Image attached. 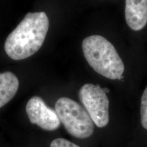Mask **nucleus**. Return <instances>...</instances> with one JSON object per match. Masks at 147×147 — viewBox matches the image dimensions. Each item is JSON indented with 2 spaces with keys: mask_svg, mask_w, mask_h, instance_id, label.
<instances>
[{
  "mask_svg": "<svg viewBox=\"0 0 147 147\" xmlns=\"http://www.w3.org/2000/svg\"><path fill=\"white\" fill-rule=\"evenodd\" d=\"M19 87L18 79L14 73H0V108L8 104L16 95Z\"/></svg>",
  "mask_w": 147,
  "mask_h": 147,
  "instance_id": "0eeeda50",
  "label": "nucleus"
},
{
  "mask_svg": "<svg viewBox=\"0 0 147 147\" xmlns=\"http://www.w3.org/2000/svg\"><path fill=\"white\" fill-rule=\"evenodd\" d=\"M29 120L46 131H55L61 125L56 110L49 107L41 97L34 96L26 105Z\"/></svg>",
  "mask_w": 147,
  "mask_h": 147,
  "instance_id": "39448f33",
  "label": "nucleus"
},
{
  "mask_svg": "<svg viewBox=\"0 0 147 147\" xmlns=\"http://www.w3.org/2000/svg\"><path fill=\"white\" fill-rule=\"evenodd\" d=\"M125 18L134 32L144 29L147 25V0H125Z\"/></svg>",
  "mask_w": 147,
  "mask_h": 147,
  "instance_id": "423d86ee",
  "label": "nucleus"
},
{
  "mask_svg": "<svg viewBox=\"0 0 147 147\" xmlns=\"http://www.w3.org/2000/svg\"><path fill=\"white\" fill-rule=\"evenodd\" d=\"M79 98L94 124L104 127L109 123V100L99 84H85L79 91Z\"/></svg>",
  "mask_w": 147,
  "mask_h": 147,
  "instance_id": "20e7f679",
  "label": "nucleus"
},
{
  "mask_svg": "<svg viewBox=\"0 0 147 147\" xmlns=\"http://www.w3.org/2000/svg\"><path fill=\"white\" fill-rule=\"evenodd\" d=\"M140 121L143 127L147 130V87L141 97Z\"/></svg>",
  "mask_w": 147,
  "mask_h": 147,
  "instance_id": "6e6552de",
  "label": "nucleus"
},
{
  "mask_svg": "<svg viewBox=\"0 0 147 147\" xmlns=\"http://www.w3.org/2000/svg\"><path fill=\"white\" fill-rule=\"evenodd\" d=\"M61 123L72 136L84 139L94 131V123L84 108L68 97H61L55 104Z\"/></svg>",
  "mask_w": 147,
  "mask_h": 147,
  "instance_id": "7ed1b4c3",
  "label": "nucleus"
},
{
  "mask_svg": "<svg viewBox=\"0 0 147 147\" xmlns=\"http://www.w3.org/2000/svg\"><path fill=\"white\" fill-rule=\"evenodd\" d=\"M82 49L89 65L101 76L110 80L123 79L125 65L111 42L99 35L83 40Z\"/></svg>",
  "mask_w": 147,
  "mask_h": 147,
  "instance_id": "f03ea898",
  "label": "nucleus"
},
{
  "mask_svg": "<svg viewBox=\"0 0 147 147\" xmlns=\"http://www.w3.org/2000/svg\"><path fill=\"white\" fill-rule=\"evenodd\" d=\"M50 147H80L74 143L64 138H57L53 140Z\"/></svg>",
  "mask_w": 147,
  "mask_h": 147,
  "instance_id": "1a4fd4ad",
  "label": "nucleus"
},
{
  "mask_svg": "<svg viewBox=\"0 0 147 147\" xmlns=\"http://www.w3.org/2000/svg\"><path fill=\"white\" fill-rule=\"evenodd\" d=\"M49 27L45 12H28L8 35L4 50L13 60H23L38 52L42 47Z\"/></svg>",
  "mask_w": 147,
  "mask_h": 147,
  "instance_id": "f257e3e1",
  "label": "nucleus"
}]
</instances>
